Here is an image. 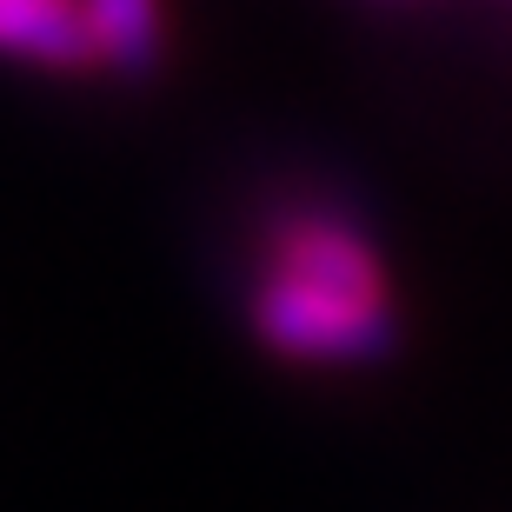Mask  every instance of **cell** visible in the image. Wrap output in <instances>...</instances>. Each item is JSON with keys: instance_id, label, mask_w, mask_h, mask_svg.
I'll return each instance as SVG.
<instances>
[{"instance_id": "1", "label": "cell", "mask_w": 512, "mask_h": 512, "mask_svg": "<svg viewBox=\"0 0 512 512\" xmlns=\"http://www.w3.org/2000/svg\"><path fill=\"white\" fill-rule=\"evenodd\" d=\"M253 333L286 360H386L399 340L386 293H346L300 273H273L253 293Z\"/></svg>"}, {"instance_id": "2", "label": "cell", "mask_w": 512, "mask_h": 512, "mask_svg": "<svg viewBox=\"0 0 512 512\" xmlns=\"http://www.w3.org/2000/svg\"><path fill=\"white\" fill-rule=\"evenodd\" d=\"M0 54L34 67H100V40L80 0H0Z\"/></svg>"}, {"instance_id": "3", "label": "cell", "mask_w": 512, "mask_h": 512, "mask_svg": "<svg viewBox=\"0 0 512 512\" xmlns=\"http://www.w3.org/2000/svg\"><path fill=\"white\" fill-rule=\"evenodd\" d=\"M280 273L326 280L346 293H386V266L346 220H293L280 233Z\"/></svg>"}, {"instance_id": "4", "label": "cell", "mask_w": 512, "mask_h": 512, "mask_svg": "<svg viewBox=\"0 0 512 512\" xmlns=\"http://www.w3.org/2000/svg\"><path fill=\"white\" fill-rule=\"evenodd\" d=\"M94 20L100 60L120 74H153L160 67V0H80Z\"/></svg>"}]
</instances>
